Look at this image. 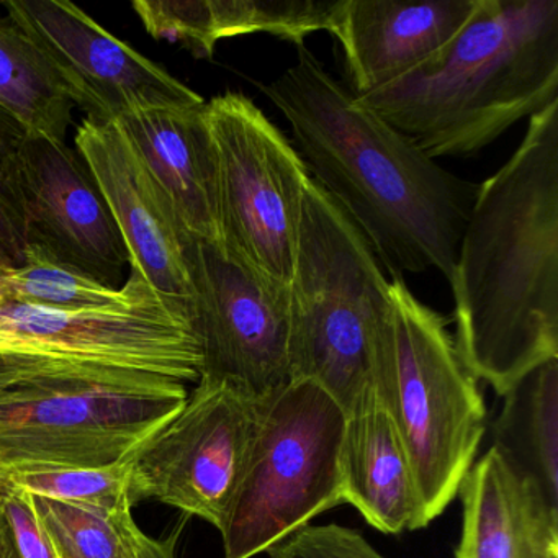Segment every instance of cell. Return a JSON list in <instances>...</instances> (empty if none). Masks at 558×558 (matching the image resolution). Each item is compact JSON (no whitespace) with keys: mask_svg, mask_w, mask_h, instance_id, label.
I'll return each instance as SVG.
<instances>
[{"mask_svg":"<svg viewBox=\"0 0 558 558\" xmlns=\"http://www.w3.org/2000/svg\"><path fill=\"white\" fill-rule=\"evenodd\" d=\"M260 89L289 122L310 175L341 205L390 276L436 269L450 280L478 185L440 168L361 106L305 47Z\"/></svg>","mask_w":558,"mask_h":558,"instance_id":"cell-1","label":"cell"},{"mask_svg":"<svg viewBox=\"0 0 558 558\" xmlns=\"http://www.w3.org/2000/svg\"><path fill=\"white\" fill-rule=\"evenodd\" d=\"M449 282L457 352L499 397L558 357V102L478 185Z\"/></svg>","mask_w":558,"mask_h":558,"instance_id":"cell-2","label":"cell"},{"mask_svg":"<svg viewBox=\"0 0 558 558\" xmlns=\"http://www.w3.org/2000/svg\"><path fill=\"white\" fill-rule=\"evenodd\" d=\"M355 99L429 158L476 155L558 102V0H476L439 53Z\"/></svg>","mask_w":558,"mask_h":558,"instance_id":"cell-3","label":"cell"},{"mask_svg":"<svg viewBox=\"0 0 558 558\" xmlns=\"http://www.w3.org/2000/svg\"><path fill=\"white\" fill-rule=\"evenodd\" d=\"M374 388L407 450L421 502V529L459 495L486 433V407L463 364L449 322L388 280V308L375 341Z\"/></svg>","mask_w":558,"mask_h":558,"instance_id":"cell-4","label":"cell"},{"mask_svg":"<svg viewBox=\"0 0 558 558\" xmlns=\"http://www.w3.org/2000/svg\"><path fill=\"white\" fill-rule=\"evenodd\" d=\"M388 279L341 205L310 179L289 286L290 378L328 391L345 416L374 388L378 328Z\"/></svg>","mask_w":558,"mask_h":558,"instance_id":"cell-5","label":"cell"},{"mask_svg":"<svg viewBox=\"0 0 558 558\" xmlns=\"http://www.w3.org/2000/svg\"><path fill=\"white\" fill-rule=\"evenodd\" d=\"M187 397L182 381L97 362L19 381L0 391V472L117 465Z\"/></svg>","mask_w":558,"mask_h":558,"instance_id":"cell-6","label":"cell"},{"mask_svg":"<svg viewBox=\"0 0 558 558\" xmlns=\"http://www.w3.org/2000/svg\"><path fill=\"white\" fill-rule=\"evenodd\" d=\"M344 410L310 380L257 403L243 475L218 529L223 558H253L344 502Z\"/></svg>","mask_w":558,"mask_h":558,"instance_id":"cell-7","label":"cell"},{"mask_svg":"<svg viewBox=\"0 0 558 558\" xmlns=\"http://www.w3.org/2000/svg\"><path fill=\"white\" fill-rule=\"evenodd\" d=\"M220 246L256 276L289 287L310 175L295 146L244 94L205 102Z\"/></svg>","mask_w":558,"mask_h":558,"instance_id":"cell-8","label":"cell"},{"mask_svg":"<svg viewBox=\"0 0 558 558\" xmlns=\"http://www.w3.org/2000/svg\"><path fill=\"white\" fill-rule=\"evenodd\" d=\"M194 290L198 380L223 384L260 403L290 378L289 287L266 282L218 244L185 240Z\"/></svg>","mask_w":558,"mask_h":558,"instance_id":"cell-9","label":"cell"},{"mask_svg":"<svg viewBox=\"0 0 558 558\" xmlns=\"http://www.w3.org/2000/svg\"><path fill=\"white\" fill-rule=\"evenodd\" d=\"M256 420V401L227 385L198 380L181 411L125 459L132 505L158 499L220 529Z\"/></svg>","mask_w":558,"mask_h":558,"instance_id":"cell-10","label":"cell"},{"mask_svg":"<svg viewBox=\"0 0 558 558\" xmlns=\"http://www.w3.org/2000/svg\"><path fill=\"white\" fill-rule=\"evenodd\" d=\"M2 197L25 246L119 289L129 253L93 175L66 142L25 135Z\"/></svg>","mask_w":558,"mask_h":558,"instance_id":"cell-11","label":"cell"},{"mask_svg":"<svg viewBox=\"0 0 558 558\" xmlns=\"http://www.w3.org/2000/svg\"><path fill=\"white\" fill-rule=\"evenodd\" d=\"M8 17L47 58L76 107L94 122L161 107L204 102L66 0H9Z\"/></svg>","mask_w":558,"mask_h":558,"instance_id":"cell-12","label":"cell"},{"mask_svg":"<svg viewBox=\"0 0 558 558\" xmlns=\"http://www.w3.org/2000/svg\"><path fill=\"white\" fill-rule=\"evenodd\" d=\"M0 331L28 351L198 381L201 342L189 315L161 296L129 312H63L0 302Z\"/></svg>","mask_w":558,"mask_h":558,"instance_id":"cell-13","label":"cell"},{"mask_svg":"<svg viewBox=\"0 0 558 558\" xmlns=\"http://www.w3.org/2000/svg\"><path fill=\"white\" fill-rule=\"evenodd\" d=\"M76 153L93 175L136 270L169 305L194 315V290L178 214L119 122L86 119Z\"/></svg>","mask_w":558,"mask_h":558,"instance_id":"cell-14","label":"cell"},{"mask_svg":"<svg viewBox=\"0 0 558 558\" xmlns=\"http://www.w3.org/2000/svg\"><path fill=\"white\" fill-rule=\"evenodd\" d=\"M476 0H339L329 34L341 45L355 97L416 70L472 17Z\"/></svg>","mask_w":558,"mask_h":558,"instance_id":"cell-15","label":"cell"},{"mask_svg":"<svg viewBox=\"0 0 558 558\" xmlns=\"http://www.w3.org/2000/svg\"><path fill=\"white\" fill-rule=\"evenodd\" d=\"M204 107L205 100L142 110L117 122L168 195L185 234L220 246L214 153Z\"/></svg>","mask_w":558,"mask_h":558,"instance_id":"cell-16","label":"cell"},{"mask_svg":"<svg viewBox=\"0 0 558 558\" xmlns=\"http://www.w3.org/2000/svg\"><path fill=\"white\" fill-rule=\"evenodd\" d=\"M462 529L456 558H544L558 521L531 486L489 449L460 485Z\"/></svg>","mask_w":558,"mask_h":558,"instance_id":"cell-17","label":"cell"},{"mask_svg":"<svg viewBox=\"0 0 558 558\" xmlns=\"http://www.w3.org/2000/svg\"><path fill=\"white\" fill-rule=\"evenodd\" d=\"M344 502L381 534L421 529V502L407 450L390 414L372 395L345 421Z\"/></svg>","mask_w":558,"mask_h":558,"instance_id":"cell-18","label":"cell"},{"mask_svg":"<svg viewBox=\"0 0 558 558\" xmlns=\"http://www.w3.org/2000/svg\"><path fill=\"white\" fill-rule=\"evenodd\" d=\"M493 423V449L558 521V357L529 372Z\"/></svg>","mask_w":558,"mask_h":558,"instance_id":"cell-19","label":"cell"},{"mask_svg":"<svg viewBox=\"0 0 558 558\" xmlns=\"http://www.w3.org/2000/svg\"><path fill=\"white\" fill-rule=\"evenodd\" d=\"M76 104L47 58L11 21L0 19V109L27 135L66 142Z\"/></svg>","mask_w":558,"mask_h":558,"instance_id":"cell-20","label":"cell"},{"mask_svg":"<svg viewBox=\"0 0 558 558\" xmlns=\"http://www.w3.org/2000/svg\"><path fill=\"white\" fill-rule=\"evenodd\" d=\"M159 296L136 270L122 289L104 286L25 246L22 264L0 269V302L27 303L63 312H129Z\"/></svg>","mask_w":558,"mask_h":558,"instance_id":"cell-21","label":"cell"},{"mask_svg":"<svg viewBox=\"0 0 558 558\" xmlns=\"http://www.w3.org/2000/svg\"><path fill=\"white\" fill-rule=\"evenodd\" d=\"M31 496L58 558H138L140 527L133 519L132 506L104 508Z\"/></svg>","mask_w":558,"mask_h":558,"instance_id":"cell-22","label":"cell"},{"mask_svg":"<svg viewBox=\"0 0 558 558\" xmlns=\"http://www.w3.org/2000/svg\"><path fill=\"white\" fill-rule=\"evenodd\" d=\"M339 0H208L211 40L269 34L303 47L308 35L329 32Z\"/></svg>","mask_w":558,"mask_h":558,"instance_id":"cell-23","label":"cell"},{"mask_svg":"<svg viewBox=\"0 0 558 558\" xmlns=\"http://www.w3.org/2000/svg\"><path fill=\"white\" fill-rule=\"evenodd\" d=\"M0 486L60 501L90 502L104 508L132 506L129 463L102 469L27 466L0 472Z\"/></svg>","mask_w":558,"mask_h":558,"instance_id":"cell-24","label":"cell"},{"mask_svg":"<svg viewBox=\"0 0 558 558\" xmlns=\"http://www.w3.org/2000/svg\"><path fill=\"white\" fill-rule=\"evenodd\" d=\"M133 11L156 40L181 44L197 58L214 57L208 0H135Z\"/></svg>","mask_w":558,"mask_h":558,"instance_id":"cell-25","label":"cell"},{"mask_svg":"<svg viewBox=\"0 0 558 558\" xmlns=\"http://www.w3.org/2000/svg\"><path fill=\"white\" fill-rule=\"evenodd\" d=\"M269 558H387L355 529L308 524L266 551Z\"/></svg>","mask_w":558,"mask_h":558,"instance_id":"cell-26","label":"cell"},{"mask_svg":"<svg viewBox=\"0 0 558 558\" xmlns=\"http://www.w3.org/2000/svg\"><path fill=\"white\" fill-rule=\"evenodd\" d=\"M0 514L11 531L19 557L58 558L28 493L0 486Z\"/></svg>","mask_w":558,"mask_h":558,"instance_id":"cell-27","label":"cell"},{"mask_svg":"<svg viewBox=\"0 0 558 558\" xmlns=\"http://www.w3.org/2000/svg\"><path fill=\"white\" fill-rule=\"evenodd\" d=\"M84 362L87 361L54 357V355L35 354V352L0 351V391L27 378L48 374V372L63 371Z\"/></svg>","mask_w":558,"mask_h":558,"instance_id":"cell-28","label":"cell"},{"mask_svg":"<svg viewBox=\"0 0 558 558\" xmlns=\"http://www.w3.org/2000/svg\"><path fill=\"white\" fill-rule=\"evenodd\" d=\"M25 135V130L5 110L0 109V195L4 191L12 162Z\"/></svg>","mask_w":558,"mask_h":558,"instance_id":"cell-29","label":"cell"},{"mask_svg":"<svg viewBox=\"0 0 558 558\" xmlns=\"http://www.w3.org/2000/svg\"><path fill=\"white\" fill-rule=\"evenodd\" d=\"M0 247L8 254L12 266H21L25 247L24 236H22L17 218L12 214L11 207L5 204L2 195H0Z\"/></svg>","mask_w":558,"mask_h":558,"instance_id":"cell-30","label":"cell"},{"mask_svg":"<svg viewBox=\"0 0 558 558\" xmlns=\"http://www.w3.org/2000/svg\"><path fill=\"white\" fill-rule=\"evenodd\" d=\"M182 529H184V521L179 522L171 534L165 538H155L151 535H146L140 529L136 534V557L138 558H178L175 550H178L179 537H181Z\"/></svg>","mask_w":558,"mask_h":558,"instance_id":"cell-31","label":"cell"},{"mask_svg":"<svg viewBox=\"0 0 558 558\" xmlns=\"http://www.w3.org/2000/svg\"><path fill=\"white\" fill-rule=\"evenodd\" d=\"M0 558H21L2 514H0Z\"/></svg>","mask_w":558,"mask_h":558,"instance_id":"cell-32","label":"cell"},{"mask_svg":"<svg viewBox=\"0 0 558 558\" xmlns=\"http://www.w3.org/2000/svg\"><path fill=\"white\" fill-rule=\"evenodd\" d=\"M0 267H2V269H11V267H14L2 247H0Z\"/></svg>","mask_w":558,"mask_h":558,"instance_id":"cell-33","label":"cell"},{"mask_svg":"<svg viewBox=\"0 0 558 558\" xmlns=\"http://www.w3.org/2000/svg\"><path fill=\"white\" fill-rule=\"evenodd\" d=\"M544 558H558V544L551 545V547L545 551Z\"/></svg>","mask_w":558,"mask_h":558,"instance_id":"cell-34","label":"cell"},{"mask_svg":"<svg viewBox=\"0 0 558 558\" xmlns=\"http://www.w3.org/2000/svg\"><path fill=\"white\" fill-rule=\"evenodd\" d=\"M0 269H2V267H0Z\"/></svg>","mask_w":558,"mask_h":558,"instance_id":"cell-35","label":"cell"}]
</instances>
